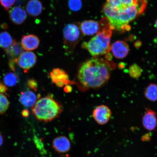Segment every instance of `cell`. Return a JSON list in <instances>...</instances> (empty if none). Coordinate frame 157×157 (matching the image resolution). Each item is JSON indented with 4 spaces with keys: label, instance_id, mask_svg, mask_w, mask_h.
Masks as SVG:
<instances>
[{
    "label": "cell",
    "instance_id": "cell-25",
    "mask_svg": "<svg viewBox=\"0 0 157 157\" xmlns=\"http://www.w3.org/2000/svg\"><path fill=\"white\" fill-rule=\"evenodd\" d=\"M27 87L31 89L36 91L38 87V84L36 80L33 78H30L27 81Z\"/></svg>",
    "mask_w": 157,
    "mask_h": 157
},
{
    "label": "cell",
    "instance_id": "cell-6",
    "mask_svg": "<svg viewBox=\"0 0 157 157\" xmlns=\"http://www.w3.org/2000/svg\"><path fill=\"white\" fill-rule=\"evenodd\" d=\"M36 61L37 57L34 53L26 51L21 53L17 58V63L25 73H27L36 64Z\"/></svg>",
    "mask_w": 157,
    "mask_h": 157
},
{
    "label": "cell",
    "instance_id": "cell-2",
    "mask_svg": "<svg viewBox=\"0 0 157 157\" xmlns=\"http://www.w3.org/2000/svg\"><path fill=\"white\" fill-rule=\"evenodd\" d=\"M108 59L93 57L84 62L80 66L78 78L82 88L87 90L101 87L110 77L115 66Z\"/></svg>",
    "mask_w": 157,
    "mask_h": 157
},
{
    "label": "cell",
    "instance_id": "cell-19",
    "mask_svg": "<svg viewBox=\"0 0 157 157\" xmlns=\"http://www.w3.org/2000/svg\"><path fill=\"white\" fill-rule=\"evenodd\" d=\"M10 34L7 31L0 33V47L5 50L9 48L13 44V41Z\"/></svg>",
    "mask_w": 157,
    "mask_h": 157
},
{
    "label": "cell",
    "instance_id": "cell-1",
    "mask_svg": "<svg viewBox=\"0 0 157 157\" xmlns=\"http://www.w3.org/2000/svg\"><path fill=\"white\" fill-rule=\"evenodd\" d=\"M147 0H107L103 11L113 30L121 32L131 29L129 23L144 12Z\"/></svg>",
    "mask_w": 157,
    "mask_h": 157
},
{
    "label": "cell",
    "instance_id": "cell-13",
    "mask_svg": "<svg viewBox=\"0 0 157 157\" xmlns=\"http://www.w3.org/2000/svg\"><path fill=\"white\" fill-rule=\"evenodd\" d=\"M21 45L24 50L31 51L38 48L40 44V40L34 35H23L21 40Z\"/></svg>",
    "mask_w": 157,
    "mask_h": 157
},
{
    "label": "cell",
    "instance_id": "cell-11",
    "mask_svg": "<svg viewBox=\"0 0 157 157\" xmlns=\"http://www.w3.org/2000/svg\"><path fill=\"white\" fill-rule=\"evenodd\" d=\"M143 126L147 130L153 131L157 127V118L156 113L152 109L146 110L142 117Z\"/></svg>",
    "mask_w": 157,
    "mask_h": 157
},
{
    "label": "cell",
    "instance_id": "cell-21",
    "mask_svg": "<svg viewBox=\"0 0 157 157\" xmlns=\"http://www.w3.org/2000/svg\"><path fill=\"white\" fill-rule=\"evenodd\" d=\"M9 105V101L6 96L0 93V114H4L8 109Z\"/></svg>",
    "mask_w": 157,
    "mask_h": 157
},
{
    "label": "cell",
    "instance_id": "cell-30",
    "mask_svg": "<svg viewBox=\"0 0 157 157\" xmlns=\"http://www.w3.org/2000/svg\"><path fill=\"white\" fill-rule=\"evenodd\" d=\"M3 137L2 135L0 133V147H1L3 145Z\"/></svg>",
    "mask_w": 157,
    "mask_h": 157
},
{
    "label": "cell",
    "instance_id": "cell-20",
    "mask_svg": "<svg viewBox=\"0 0 157 157\" xmlns=\"http://www.w3.org/2000/svg\"><path fill=\"white\" fill-rule=\"evenodd\" d=\"M3 83L9 87H14L18 82V78L15 73L13 72H8L3 77Z\"/></svg>",
    "mask_w": 157,
    "mask_h": 157
},
{
    "label": "cell",
    "instance_id": "cell-24",
    "mask_svg": "<svg viewBox=\"0 0 157 157\" xmlns=\"http://www.w3.org/2000/svg\"><path fill=\"white\" fill-rule=\"evenodd\" d=\"M16 1V0H0V3L6 10L8 11Z\"/></svg>",
    "mask_w": 157,
    "mask_h": 157
},
{
    "label": "cell",
    "instance_id": "cell-3",
    "mask_svg": "<svg viewBox=\"0 0 157 157\" xmlns=\"http://www.w3.org/2000/svg\"><path fill=\"white\" fill-rule=\"evenodd\" d=\"M99 32L88 42L82 44V48L87 50L93 57L106 54L111 51L110 41L113 30L109 20L103 17L99 21Z\"/></svg>",
    "mask_w": 157,
    "mask_h": 157
},
{
    "label": "cell",
    "instance_id": "cell-16",
    "mask_svg": "<svg viewBox=\"0 0 157 157\" xmlns=\"http://www.w3.org/2000/svg\"><path fill=\"white\" fill-rule=\"evenodd\" d=\"M26 9L27 13L31 16H38L42 12V3L39 0H30L27 3Z\"/></svg>",
    "mask_w": 157,
    "mask_h": 157
},
{
    "label": "cell",
    "instance_id": "cell-18",
    "mask_svg": "<svg viewBox=\"0 0 157 157\" xmlns=\"http://www.w3.org/2000/svg\"><path fill=\"white\" fill-rule=\"evenodd\" d=\"M145 97L149 101L152 102L157 101V85L151 83L147 86L144 92Z\"/></svg>",
    "mask_w": 157,
    "mask_h": 157
},
{
    "label": "cell",
    "instance_id": "cell-15",
    "mask_svg": "<svg viewBox=\"0 0 157 157\" xmlns=\"http://www.w3.org/2000/svg\"><path fill=\"white\" fill-rule=\"evenodd\" d=\"M37 98L36 94L34 92L28 90L21 92L19 100L21 105L25 107H29L34 105Z\"/></svg>",
    "mask_w": 157,
    "mask_h": 157
},
{
    "label": "cell",
    "instance_id": "cell-8",
    "mask_svg": "<svg viewBox=\"0 0 157 157\" xmlns=\"http://www.w3.org/2000/svg\"><path fill=\"white\" fill-rule=\"evenodd\" d=\"M112 115L111 109L107 106L102 105L94 109L93 117L98 124L103 125L109 122Z\"/></svg>",
    "mask_w": 157,
    "mask_h": 157
},
{
    "label": "cell",
    "instance_id": "cell-14",
    "mask_svg": "<svg viewBox=\"0 0 157 157\" xmlns=\"http://www.w3.org/2000/svg\"><path fill=\"white\" fill-rule=\"evenodd\" d=\"M9 17L14 24L20 25L22 24L26 19L27 13L26 11L22 8L15 6L10 11Z\"/></svg>",
    "mask_w": 157,
    "mask_h": 157
},
{
    "label": "cell",
    "instance_id": "cell-10",
    "mask_svg": "<svg viewBox=\"0 0 157 157\" xmlns=\"http://www.w3.org/2000/svg\"><path fill=\"white\" fill-rule=\"evenodd\" d=\"M52 148L56 152L60 154L67 153L70 151L71 144L69 139L66 136L55 137L52 141Z\"/></svg>",
    "mask_w": 157,
    "mask_h": 157
},
{
    "label": "cell",
    "instance_id": "cell-12",
    "mask_svg": "<svg viewBox=\"0 0 157 157\" xmlns=\"http://www.w3.org/2000/svg\"><path fill=\"white\" fill-rule=\"evenodd\" d=\"M79 26L82 34L87 36L97 34L100 29L99 23L93 20L84 21Z\"/></svg>",
    "mask_w": 157,
    "mask_h": 157
},
{
    "label": "cell",
    "instance_id": "cell-31",
    "mask_svg": "<svg viewBox=\"0 0 157 157\" xmlns=\"http://www.w3.org/2000/svg\"><path fill=\"white\" fill-rule=\"evenodd\" d=\"M155 26L157 29V20L155 22Z\"/></svg>",
    "mask_w": 157,
    "mask_h": 157
},
{
    "label": "cell",
    "instance_id": "cell-5",
    "mask_svg": "<svg viewBox=\"0 0 157 157\" xmlns=\"http://www.w3.org/2000/svg\"><path fill=\"white\" fill-rule=\"evenodd\" d=\"M80 23H70L65 27L63 31L64 48L68 53L73 52L78 43L82 38Z\"/></svg>",
    "mask_w": 157,
    "mask_h": 157
},
{
    "label": "cell",
    "instance_id": "cell-23",
    "mask_svg": "<svg viewBox=\"0 0 157 157\" xmlns=\"http://www.w3.org/2000/svg\"><path fill=\"white\" fill-rule=\"evenodd\" d=\"M69 7L73 11H78L81 8V0H69L68 2Z\"/></svg>",
    "mask_w": 157,
    "mask_h": 157
},
{
    "label": "cell",
    "instance_id": "cell-7",
    "mask_svg": "<svg viewBox=\"0 0 157 157\" xmlns=\"http://www.w3.org/2000/svg\"><path fill=\"white\" fill-rule=\"evenodd\" d=\"M50 78L53 83L59 87L75 84V82L69 79L67 74L62 69L56 68L53 69L50 72Z\"/></svg>",
    "mask_w": 157,
    "mask_h": 157
},
{
    "label": "cell",
    "instance_id": "cell-9",
    "mask_svg": "<svg viewBox=\"0 0 157 157\" xmlns=\"http://www.w3.org/2000/svg\"><path fill=\"white\" fill-rule=\"evenodd\" d=\"M112 53L115 58L122 59L126 57L129 52V47L126 42L118 40L113 43L111 47Z\"/></svg>",
    "mask_w": 157,
    "mask_h": 157
},
{
    "label": "cell",
    "instance_id": "cell-26",
    "mask_svg": "<svg viewBox=\"0 0 157 157\" xmlns=\"http://www.w3.org/2000/svg\"><path fill=\"white\" fill-rule=\"evenodd\" d=\"M17 58H11L9 61V67L11 70L13 71H15V64L17 63Z\"/></svg>",
    "mask_w": 157,
    "mask_h": 157
},
{
    "label": "cell",
    "instance_id": "cell-28",
    "mask_svg": "<svg viewBox=\"0 0 157 157\" xmlns=\"http://www.w3.org/2000/svg\"><path fill=\"white\" fill-rule=\"evenodd\" d=\"M21 115L24 117H28L29 115V112L28 109H23L21 112Z\"/></svg>",
    "mask_w": 157,
    "mask_h": 157
},
{
    "label": "cell",
    "instance_id": "cell-29",
    "mask_svg": "<svg viewBox=\"0 0 157 157\" xmlns=\"http://www.w3.org/2000/svg\"><path fill=\"white\" fill-rule=\"evenodd\" d=\"M64 90L66 93H70L72 91V88L70 85H66L64 88Z\"/></svg>",
    "mask_w": 157,
    "mask_h": 157
},
{
    "label": "cell",
    "instance_id": "cell-17",
    "mask_svg": "<svg viewBox=\"0 0 157 157\" xmlns=\"http://www.w3.org/2000/svg\"><path fill=\"white\" fill-rule=\"evenodd\" d=\"M23 48L21 44L15 40L9 48L5 50L6 54L11 58H17L23 52Z\"/></svg>",
    "mask_w": 157,
    "mask_h": 157
},
{
    "label": "cell",
    "instance_id": "cell-27",
    "mask_svg": "<svg viewBox=\"0 0 157 157\" xmlns=\"http://www.w3.org/2000/svg\"><path fill=\"white\" fill-rule=\"evenodd\" d=\"M8 90V88L7 86L2 82L0 81V93L6 94Z\"/></svg>",
    "mask_w": 157,
    "mask_h": 157
},
{
    "label": "cell",
    "instance_id": "cell-22",
    "mask_svg": "<svg viewBox=\"0 0 157 157\" xmlns=\"http://www.w3.org/2000/svg\"><path fill=\"white\" fill-rule=\"evenodd\" d=\"M142 70L140 67L136 64H133L130 67L129 69V73L131 77L137 78L140 77L142 74Z\"/></svg>",
    "mask_w": 157,
    "mask_h": 157
},
{
    "label": "cell",
    "instance_id": "cell-4",
    "mask_svg": "<svg viewBox=\"0 0 157 157\" xmlns=\"http://www.w3.org/2000/svg\"><path fill=\"white\" fill-rule=\"evenodd\" d=\"M33 115L40 121L48 123L57 118L63 111L62 105L51 96H47L37 101L32 107Z\"/></svg>",
    "mask_w": 157,
    "mask_h": 157
}]
</instances>
